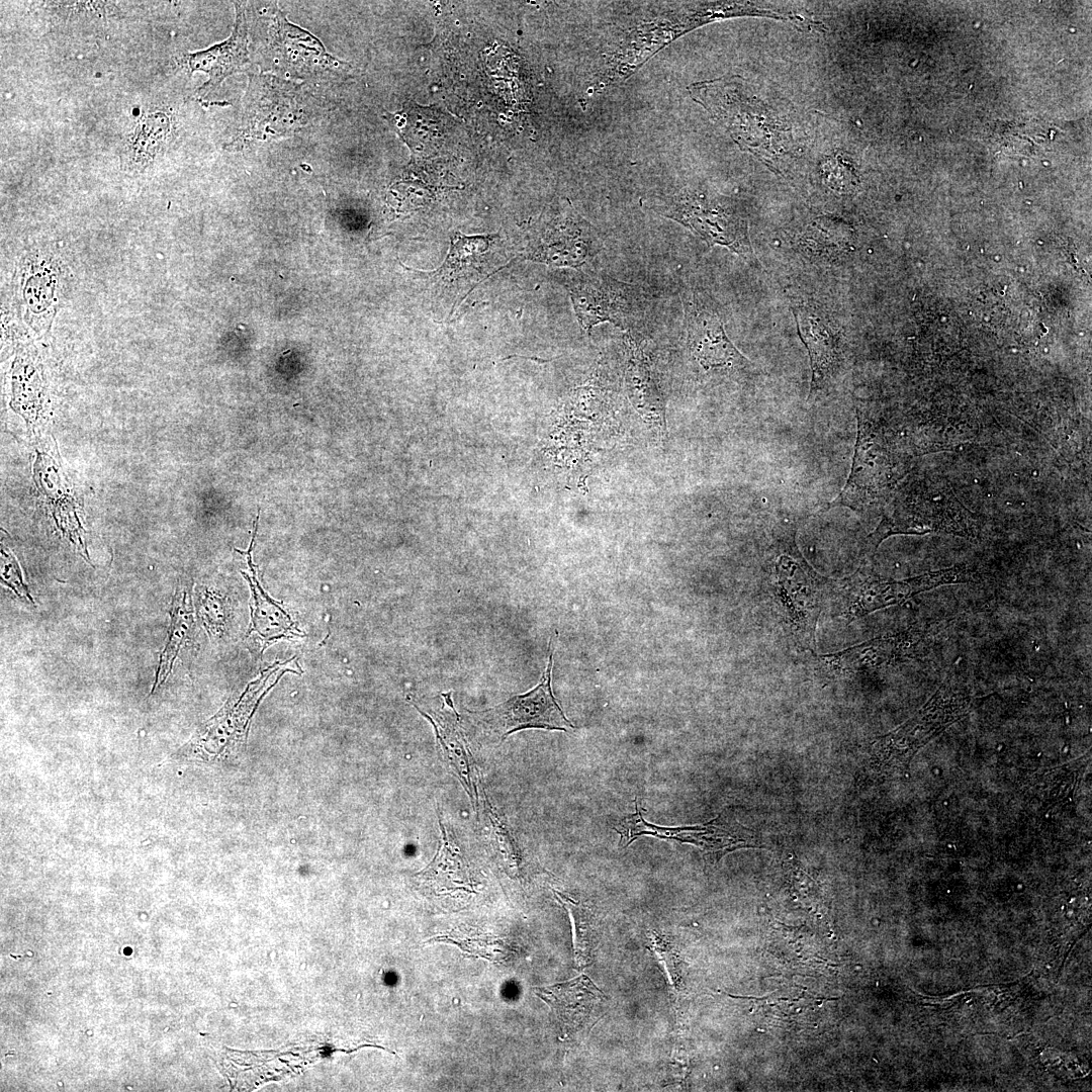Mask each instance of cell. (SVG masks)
<instances>
[{
    "label": "cell",
    "mask_w": 1092,
    "mask_h": 1092,
    "mask_svg": "<svg viewBox=\"0 0 1092 1092\" xmlns=\"http://www.w3.org/2000/svg\"><path fill=\"white\" fill-rule=\"evenodd\" d=\"M690 97L720 124L739 147L769 170L783 174L802 151L792 104L740 75L695 82Z\"/></svg>",
    "instance_id": "cell-1"
},
{
    "label": "cell",
    "mask_w": 1092,
    "mask_h": 1092,
    "mask_svg": "<svg viewBox=\"0 0 1092 1092\" xmlns=\"http://www.w3.org/2000/svg\"><path fill=\"white\" fill-rule=\"evenodd\" d=\"M644 200L649 209L682 224L709 247L723 246L745 261H752L747 220L733 199L701 187L687 186Z\"/></svg>",
    "instance_id": "cell-2"
},
{
    "label": "cell",
    "mask_w": 1092,
    "mask_h": 1092,
    "mask_svg": "<svg viewBox=\"0 0 1092 1092\" xmlns=\"http://www.w3.org/2000/svg\"><path fill=\"white\" fill-rule=\"evenodd\" d=\"M772 592L787 629L798 646L815 652V630L832 580L804 559L794 536L783 539L771 560Z\"/></svg>",
    "instance_id": "cell-3"
},
{
    "label": "cell",
    "mask_w": 1092,
    "mask_h": 1092,
    "mask_svg": "<svg viewBox=\"0 0 1092 1092\" xmlns=\"http://www.w3.org/2000/svg\"><path fill=\"white\" fill-rule=\"evenodd\" d=\"M971 706L967 680L954 670L918 712L872 744L873 760L885 769L906 768L916 751L966 715Z\"/></svg>",
    "instance_id": "cell-4"
},
{
    "label": "cell",
    "mask_w": 1092,
    "mask_h": 1092,
    "mask_svg": "<svg viewBox=\"0 0 1092 1092\" xmlns=\"http://www.w3.org/2000/svg\"><path fill=\"white\" fill-rule=\"evenodd\" d=\"M977 572L967 564L926 572L906 579L886 578L862 565L851 576L832 580L831 589L840 605V615L851 622L878 610L901 605L914 596L932 588L977 579Z\"/></svg>",
    "instance_id": "cell-5"
},
{
    "label": "cell",
    "mask_w": 1092,
    "mask_h": 1092,
    "mask_svg": "<svg viewBox=\"0 0 1092 1092\" xmlns=\"http://www.w3.org/2000/svg\"><path fill=\"white\" fill-rule=\"evenodd\" d=\"M568 291L578 324L586 332L606 322L622 330L636 329L650 303L642 287L597 272L574 276Z\"/></svg>",
    "instance_id": "cell-6"
},
{
    "label": "cell",
    "mask_w": 1092,
    "mask_h": 1092,
    "mask_svg": "<svg viewBox=\"0 0 1092 1092\" xmlns=\"http://www.w3.org/2000/svg\"><path fill=\"white\" fill-rule=\"evenodd\" d=\"M614 828L620 834L619 843L623 847L640 836L648 835L693 844L700 848L705 858L712 863L739 848L761 847L755 833L726 812L703 824L666 827L645 821L638 803H635V812L625 816Z\"/></svg>",
    "instance_id": "cell-7"
},
{
    "label": "cell",
    "mask_w": 1092,
    "mask_h": 1092,
    "mask_svg": "<svg viewBox=\"0 0 1092 1092\" xmlns=\"http://www.w3.org/2000/svg\"><path fill=\"white\" fill-rule=\"evenodd\" d=\"M931 629L915 624L908 629L884 635L839 652L817 655L819 669L828 676H846L903 662L926 651Z\"/></svg>",
    "instance_id": "cell-8"
},
{
    "label": "cell",
    "mask_w": 1092,
    "mask_h": 1092,
    "mask_svg": "<svg viewBox=\"0 0 1092 1092\" xmlns=\"http://www.w3.org/2000/svg\"><path fill=\"white\" fill-rule=\"evenodd\" d=\"M552 649L540 682L531 691L514 696L491 709L473 712L474 716L502 738L530 728L568 731L574 725L559 707L551 688Z\"/></svg>",
    "instance_id": "cell-9"
},
{
    "label": "cell",
    "mask_w": 1092,
    "mask_h": 1092,
    "mask_svg": "<svg viewBox=\"0 0 1092 1092\" xmlns=\"http://www.w3.org/2000/svg\"><path fill=\"white\" fill-rule=\"evenodd\" d=\"M682 301L688 347L705 370L746 361L728 339L716 308L704 293L688 291Z\"/></svg>",
    "instance_id": "cell-10"
},
{
    "label": "cell",
    "mask_w": 1092,
    "mask_h": 1092,
    "mask_svg": "<svg viewBox=\"0 0 1092 1092\" xmlns=\"http://www.w3.org/2000/svg\"><path fill=\"white\" fill-rule=\"evenodd\" d=\"M287 84L273 78H255L250 84L251 101L247 105V127L244 138L264 139L267 134H285L296 129L299 122L295 94H287Z\"/></svg>",
    "instance_id": "cell-11"
},
{
    "label": "cell",
    "mask_w": 1092,
    "mask_h": 1092,
    "mask_svg": "<svg viewBox=\"0 0 1092 1092\" xmlns=\"http://www.w3.org/2000/svg\"><path fill=\"white\" fill-rule=\"evenodd\" d=\"M258 518L259 515L255 521L249 549L242 551L236 548V551L245 556L249 567V573L241 570V573L249 582L252 595L250 602L251 624L247 636L254 637L258 641L262 654L264 649L276 641L303 637V634L297 628L296 623L286 609L270 598L258 580L257 569L251 555L258 529Z\"/></svg>",
    "instance_id": "cell-12"
},
{
    "label": "cell",
    "mask_w": 1092,
    "mask_h": 1092,
    "mask_svg": "<svg viewBox=\"0 0 1092 1092\" xmlns=\"http://www.w3.org/2000/svg\"><path fill=\"white\" fill-rule=\"evenodd\" d=\"M237 17L231 36L206 50L187 54L179 61L190 74L201 71L208 80L199 92L214 90L226 77L239 71L249 61L247 22L242 8L237 4Z\"/></svg>",
    "instance_id": "cell-13"
},
{
    "label": "cell",
    "mask_w": 1092,
    "mask_h": 1092,
    "mask_svg": "<svg viewBox=\"0 0 1092 1092\" xmlns=\"http://www.w3.org/2000/svg\"><path fill=\"white\" fill-rule=\"evenodd\" d=\"M794 315L799 337L810 356V397L821 390L833 374L838 362L837 341L827 324L810 309L796 307Z\"/></svg>",
    "instance_id": "cell-14"
},
{
    "label": "cell",
    "mask_w": 1092,
    "mask_h": 1092,
    "mask_svg": "<svg viewBox=\"0 0 1092 1092\" xmlns=\"http://www.w3.org/2000/svg\"><path fill=\"white\" fill-rule=\"evenodd\" d=\"M540 997L572 1026L589 1020L603 1000L602 992L585 976L540 989Z\"/></svg>",
    "instance_id": "cell-15"
},
{
    "label": "cell",
    "mask_w": 1092,
    "mask_h": 1092,
    "mask_svg": "<svg viewBox=\"0 0 1092 1092\" xmlns=\"http://www.w3.org/2000/svg\"><path fill=\"white\" fill-rule=\"evenodd\" d=\"M170 616L171 622L167 641L159 658L151 694L168 678L181 646L193 626V611L188 589L184 587L176 589L172 600Z\"/></svg>",
    "instance_id": "cell-16"
},
{
    "label": "cell",
    "mask_w": 1092,
    "mask_h": 1092,
    "mask_svg": "<svg viewBox=\"0 0 1092 1092\" xmlns=\"http://www.w3.org/2000/svg\"><path fill=\"white\" fill-rule=\"evenodd\" d=\"M172 117L164 111L144 115L138 122L128 144L130 161L135 165L149 164L165 145L171 130Z\"/></svg>",
    "instance_id": "cell-17"
},
{
    "label": "cell",
    "mask_w": 1092,
    "mask_h": 1092,
    "mask_svg": "<svg viewBox=\"0 0 1092 1092\" xmlns=\"http://www.w3.org/2000/svg\"><path fill=\"white\" fill-rule=\"evenodd\" d=\"M276 38L281 54L295 63L303 59L306 64L331 65L336 61L326 54L322 43L308 32L286 21L283 15L276 19Z\"/></svg>",
    "instance_id": "cell-18"
},
{
    "label": "cell",
    "mask_w": 1092,
    "mask_h": 1092,
    "mask_svg": "<svg viewBox=\"0 0 1092 1092\" xmlns=\"http://www.w3.org/2000/svg\"><path fill=\"white\" fill-rule=\"evenodd\" d=\"M555 895L569 913L573 927L576 961L578 964L583 965L588 961L592 949V933L594 929L592 927L590 913L585 907L571 901L560 893L555 892Z\"/></svg>",
    "instance_id": "cell-19"
},
{
    "label": "cell",
    "mask_w": 1092,
    "mask_h": 1092,
    "mask_svg": "<svg viewBox=\"0 0 1092 1092\" xmlns=\"http://www.w3.org/2000/svg\"><path fill=\"white\" fill-rule=\"evenodd\" d=\"M824 177L826 183L837 191H848L853 185V170L849 163L841 156H836L824 165Z\"/></svg>",
    "instance_id": "cell-20"
},
{
    "label": "cell",
    "mask_w": 1092,
    "mask_h": 1092,
    "mask_svg": "<svg viewBox=\"0 0 1092 1092\" xmlns=\"http://www.w3.org/2000/svg\"><path fill=\"white\" fill-rule=\"evenodd\" d=\"M2 566H1V578L2 582L10 587L13 593L19 598L25 599L34 605L33 599L29 594L27 586L25 585L21 571L16 560L2 550Z\"/></svg>",
    "instance_id": "cell-21"
}]
</instances>
